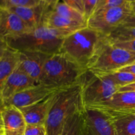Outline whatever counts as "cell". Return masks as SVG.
Segmentation results:
<instances>
[{"mask_svg":"<svg viewBox=\"0 0 135 135\" xmlns=\"http://www.w3.org/2000/svg\"><path fill=\"white\" fill-rule=\"evenodd\" d=\"M79 83L84 107L96 106L108 101L119 88L107 75H96L88 71L83 74Z\"/></svg>","mask_w":135,"mask_h":135,"instance_id":"cell-6","label":"cell"},{"mask_svg":"<svg viewBox=\"0 0 135 135\" xmlns=\"http://www.w3.org/2000/svg\"><path fill=\"white\" fill-rule=\"evenodd\" d=\"M43 25L50 30H55L65 37L80 29L86 27V24L72 21L59 15L51 9L47 12L43 21Z\"/></svg>","mask_w":135,"mask_h":135,"instance_id":"cell-15","label":"cell"},{"mask_svg":"<svg viewBox=\"0 0 135 135\" xmlns=\"http://www.w3.org/2000/svg\"><path fill=\"white\" fill-rule=\"evenodd\" d=\"M86 70L63 53L50 55L44 65L40 83L63 89L79 83Z\"/></svg>","mask_w":135,"mask_h":135,"instance_id":"cell-2","label":"cell"},{"mask_svg":"<svg viewBox=\"0 0 135 135\" xmlns=\"http://www.w3.org/2000/svg\"><path fill=\"white\" fill-rule=\"evenodd\" d=\"M3 6L18 7H27L38 5L42 2V0H3Z\"/></svg>","mask_w":135,"mask_h":135,"instance_id":"cell-24","label":"cell"},{"mask_svg":"<svg viewBox=\"0 0 135 135\" xmlns=\"http://www.w3.org/2000/svg\"><path fill=\"white\" fill-rule=\"evenodd\" d=\"M1 113L5 135H25L27 125L19 109L13 105H2Z\"/></svg>","mask_w":135,"mask_h":135,"instance_id":"cell-14","label":"cell"},{"mask_svg":"<svg viewBox=\"0 0 135 135\" xmlns=\"http://www.w3.org/2000/svg\"><path fill=\"white\" fill-rule=\"evenodd\" d=\"M7 8L22 18L31 29L35 28L43 25L45 15L49 10L52 9L50 5L43 1L38 5L32 7H9Z\"/></svg>","mask_w":135,"mask_h":135,"instance_id":"cell-16","label":"cell"},{"mask_svg":"<svg viewBox=\"0 0 135 135\" xmlns=\"http://www.w3.org/2000/svg\"><path fill=\"white\" fill-rule=\"evenodd\" d=\"M117 47L124 50H128L135 54V40L127 41V42H117V43H112Z\"/></svg>","mask_w":135,"mask_h":135,"instance_id":"cell-29","label":"cell"},{"mask_svg":"<svg viewBox=\"0 0 135 135\" xmlns=\"http://www.w3.org/2000/svg\"><path fill=\"white\" fill-rule=\"evenodd\" d=\"M131 3L117 7L109 8L96 11L87 21V26L102 36L108 35L123 24L125 20L133 15Z\"/></svg>","mask_w":135,"mask_h":135,"instance_id":"cell-7","label":"cell"},{"mask_svg":"<svg viewBox=\"0 0 135 135\" xmlns=\"http://www.w3.org/2000/svg\"><path fill=\"white\" fill-rule=\"evenodd\" d=\"M18 53L19 61L17 68L39 84L44 65L50 55L26 51H18Z\"/></svg>","mask_w":135,"mask_h":135,"instance_id":"cell-11","label":"cell"},{"mask_svg":"<svg viewBox=\"0 0 135 135\" xmlns=\"http://www.w3.org/2000/svg\"><path fill=\"white\" fill-rule=\"evenodd\" d=\"M57 92L36 104L19 109L26 125H45L49 112L55 101Z\"/></svg>","mask_w":135,"mask_h":135,"instance_id":"cell-12","label":"cell"},{"mask_svg":"<svg viewBox=\"0 0 135 135\" xmlns=\"http://www.w3.org/2000/svg\"><path fill=\"white\" fill-rule=\"evenodd\" d=\"M61 1L69 6L76 9L79 12L84 14V7H83L82 0H61Z\"/></svg>","mask_w":135,"mask_h":135,"instance_id":"cell-28","label":"cell"},{"mask_svg":"<svg viewBox=\"0 0 135 135\" xmlns=\"http://www.w3.org/2000/svg\"><path fill=\"white\" fill-rule=\"evenodd\" d=\"M105 75L110 78L119 88L135 83V74L129 72L116 71Z\"/></svg>","mask_w":135,"mask_h":135,"instance_id":"cell-23","label":"cell"},{"mask_svg":"<svg viewBox=\"0 0 135 135\" xmlns=\"http://www.w3.org/2000/svg\"><path fill=\"white\" fill-rule=\"evenodd\" d=\"M61 135H62V134H61Z\"/></svg>","mask_w":135,"mask_h":135,"instance_id":"cell-41","label":"cell"},{"mask_svg":"<svg viewBox=\"0 0 135 135\" xmlns=\"http://www.w3.org/2000/svg\"><path fill=\"white\" fill-rule=\"evenodd\" d=\"M51 10L65 18L87 25V20L84 14L79 12L76 9L69 6L68 5L63 2L61 0L57 3L53 7Z\"/></svg>","mask_w":135,"mask_h":135,"instance_id":"cell-21","label":"cell"},{"mask_svg":"<svg viewBox=\"0 0 135 135\" xmlns=\"http://www.w3.org/2000/svg\"><path fill=\"white\" fill-rule=\"evenodd\" d=\"M31 30L17 14L6 7L0 8V39L5 41Z\"/></svg>","mask_w":135,"mask_h":135,"instance_id":"cell-10","label":"cell"},{"mask_svg":"<svg viewBox=\"0 0 135 135\" xmlns=\"http://www.w3.org/2000/svg\"><path fill=\"white\" fill-rule=\"evenodd\" d=\"M36 84L38 83L34 79L17 67L5 81L0 92V99L3 101Z\"/></svg>","mask_w":135,"mask_h":135,"instance_id":"cell-13","label":"cell"},{"mask_svg":"<svg viewBox=\"0 0 135 135\" xmlns=\"http://www.w3.org/2000/svg\"><path fill=\"white\" fill-rule=\"evenodd\" d=\"M129 3L130 2H129L128 0H99L95 12L109 8L123 6Z\"/></svg>","mask_w":135,"mask_h":135,"instance_id":"cell-25","label":"cell"},{"mask_svg":"<svg viewBox=\"0 0 135 135\" xmlns=\"http://www.w3.org/2000/svg\"><path fill=\"white\" fill-rule=\"evenodd\" d=\"M8 47V44L5 41L0 39V57L3 55L5 50Z\"/></svg>","mask_w":135,"mask_h":135,"instance_id":"cell-32","label":"cell"},{"mask_svg":"<svg viewBox=\"0 0 135 135\" xmlns=\"http://www.w3.org/2000/svg\"><path fill=\"white\" fill-rule=\"evenodd\" d=\"M105 37L112 43L135 40V25H121Z\"/></svg>","mask_w":135,"mask_h":135,"instance_id":"cell-20","label":"cell"},{"mask_svg":"<svg viewBox=\"0 0 135 135\" xmlns=\"http://www.w3.org/2000/svg\"><path fill=\"white\" fill-rule=\"evenodd\" d=\"M102 35L90 28L84 27L66 36L60 52L65 54L83 69L94 54Z\"/></svg>","mask_w":135,"mask_h":135,"instance_id":"cell-5","label":"cell"},{"mask_svg":"<svg viewBox=\"0 0 135 135\" xmlns=\"http://www.w3.org/2000/svg\"><path fill=\"white\" fill-rule=\"evenodd\" d=\"M118 71H125V72H129L131 73L135 74V62L132 63V64L126 66V67L121 69Z\"/></svg>","mask_w":135,"mask_h":135,"instance_id":"cell-31","label":"cell"},{"mask_svg":"<svg viewBox=\"0 0 135 135\" xmlns=\"http://www.w3.org/2000/svg\"><path fill=\"white\" fill-rule=\"evenodd\" d=\"M59 1H60V0H42V1L47 3V5H50L51 8H52L57 3L59 2Z\"/></svg>","mask_w":135,"mask_h":135,"instance_id":"cell-34","label":"cell"},{"mask_svg":"<svg viewBox=\"0 0 135 135\" xmlns=\"http://www.w3.org/2000/svg\"><path fill=\"white\" fill-rule=\"evenodd\" d=\"M84 7V15L88 21V18L94 13L99 0H82Z\"/></svg>","mask_w":135,"mask_h":135,"instance_id":"cell-26","label":"cell"},{"mask_svg":"<svg viewBox=\"0 0 135 135\" xmlns=\"http://www.w3.org/2000/svg\"><path fill=\"white\" fill-rule=\"evenodd\" d=\"M61 89L39 83L2 101L3 105H13L18 109L28 106L44 100Z\"/></svg>","mask_w":135,"mask_h":135,"instance_id":"cell-9","label":"cell"},{"mask_svg":"<svg viewBox=\"0 0 135 135\" xmlns=\"http://www.w3.org/2000/svg\"><path fill=\"white\" fill-rule=\"evenodd\" d=\"M104 110L109 114L114 127L116 135H135L134 113L107 109Z\"/></svg>","mask_w":135,"mask_h":135,"instance_id":"cell-18","label":"cell"},{"mask_svg":"<svg viewBox=\"0 0 135 135\" xmlns=\"http://www.w3.org/2000/svg\"><path fill=\"white\" fill-rule=\"evenodd\" d=\"M82 112L73 115L67 120L62 135H82Z\"/></svg>","mask_w":135,"mask_h":135,"instance_id":"cell-22","label":"cell"},{"mask_svg":"<svg viewBox=\"0 0 135 135\" xmlns=\"http://www.w3.org/2000/svg\"><path fill=\"white\" fill-rule=\"evenodd\" d=\"M129 2L131 3H135V0H128Z\"/></svg>","mask_w":135,"mask_h":135,"instance_id":"cell-39","label":"cell"},{"mask_svg":"<svg viewBox=\"0 0 135 135\" xmlns=\"http://www.w3.org/2000/svg\"><path fill=\"white\" fill-rule=\"evenodd\" d=\"M82 119V135H116L110 117L104 109L84 107Z\"/></svg>","mask_w":135,"mask_h":135,"instance_id":"cell-8","label":"cell"},{"mask_svg":"<svg viewBox=\"0 0 135 135\" xmlns=\"http://www.w3.org/2000/svg\"><path fill=\"white\" fill-rule=\"evenodd\" d=\"M19 61V53L9 46L0 57V92L7 79L15 71Z\"/></svg>","mask_w":135,"mask_h":135,"instance_id":"cell-19","label":"cell"},{"mask_svg":"<svg viewBox=\"0 0 135 135\" xmlns=\"http://www.w3.org/2000/svg\"><path fill=\"white\" fill-rule=\"evenodd\" d=\"M132 4H133V13L132 16H134L135 17V3H132Z\"/></svg>","mask_w":135,"mask_h":135,"instance_id":"cell-36","label":"cell"},{"mask_svg":"<svg viewBox=\"0 0 135 135\" xmlns=\"http://www.w3.org/2000/svg\"><path fill=\"white\" fill-rule=\"evenodd\" d=\"M0 135H5V133H4L3 129H1V130H0Z\"/></svg>","mask_w":135,"mask_h":135,"instance_id":"cell-37","label":"cell"},{"mask_svg":"<svg viewBox=\"0 0 135 135\" xmlns=\"http://www.w3.org/2000/svg\"><path fill=\"white\" fill-rule=\"evenodd\" d=\"M2 101L0 99V130L3 129V118H2V113H1V108H2Z\"/></svg>","mask_w":135,"mask_h":135,"instance_id":"cell-35","label":"cell"},{"mask_svg":"<svg viewBox=\"0 0 135 135\" xmlns=\"http://www.w3.org/2000/svg\"><path fill=\"white\" fill-rule=\"evenodd\" d=\"M25 135H47L45 125H27Z\"/></svg>","mask_w":135,"mask_h":135,"instance_id":"cell-27","label":"cell"},{"mask_svg":"<svg viewBox=\"0 0 135 135\" xmlns=\"http://www.w3.org/2000/svg\"><path fill=\"white\" fill-rule=\"evenodd\" d=\"M129 91H135V83L121 87L119 88L118 92H129Z\"/></svg>","mask_w":135,"mask_h":135,"instance_id":"cell-30","label":"cell"},{"mask_svg":"<svg viewBox=\"0 0 135 135\" xmlns=\"http://www.w3.org/2000/svg\"><path fill=\"white\" fill-rule=\"evenodd\" d=\"M1 6H3V0H0V8L1 7Z\"/></svg>","mask_w":135,"mask_h":135,"instance_id":"cell-38","label":"cell"},{"mask_svg":"<svg viewBox=\"0 0 135 135\" xmlns=\"http://www.w3.org/2000/svg\"><path fill=\"white\" fill-rule=\"evenodd\" d=\"M134 62V53L117 47L102 36L86 71L96 75H108Z\"/></svg>","mask_w":135,"mask_h":135,"instance_id":"cell-3","label":"cell"},{"mask_svg":"<svg viewBox=\"0 0 135 135\" xmlns=\"http://www.w3.org/2000/svg\"><path fill=\"white\" fill-rule=\"evenodd\" d=\"M65 37L43 25L6 41L8 46L17 51L39 52L53 55L60 52Z\"/></svg>","mask_w":135,"mask_h":135,"instance_id":"cell-4","label":"cell"},{"mask_svg":"<svg viewBox=\"0 0 135 135\" xmlns=\"http://www.w3.org/2000/svg\"><path fill=\"white\" fill-rule=\"evenodd\" d=\"M84 108L80 83L58 90L45 123L47 134H61L67 120Z\"/></svg>","mask_w":135,"mask_h":135,"instance_id":"cell-1","label":"cell"},{"mask_svg":"<svg viewBox=\"0 0 135 135\" xmlns=\"http://www.w3.org/2000/svg\"><path fill=\"white\" fill-rule=\"evenodd\" d=\"M131 112V113H135V110H133V111H130V112Z\"/></svg>","mask_w":135,"mask_h":135,"instance_id":"cell-40","label":"cell"},{"mask_svg":"<svg viewBox=\"0 0 135 135\" xmlns=\"http://www.w3.org/2000/svg\"><path fill=\"white\" fill-rule=\"evenodd\" d=\"M92 107L117 112L135 110V91L117 92L108 101Z\"/></svg>","mask_w":135,"mask_h":135,"instance_id":"cell-17","label":"cell"},{"mask_svg":"<svg viewBox=\"0 0 135 135\" xmlns=\"http://www.w3.org/2000/svg\"><path fill=\"white\" fill-rule=\"evenodd\" d=\"M122 25H135V17L134 16H130L125 20V22Z\"/></svg>","mask_w":135,"mask_h":135,"instance_id":"cell-33","label":"cell"}]
</instances>
